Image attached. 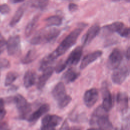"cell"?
Segmentation results:
<instances>
[{"mask_svg":"<svg viewBox=\"0 0 130 130\" xmlns=\"http://www.w3.org/2000/svg\"><path fill=\"white\" fill-rule=\"evenodd\" d=\"M83 29L82 27H79L72 31L62 40L56 49L50 53L54 59L55 60L58 57L63 55L76 43L77 40L82 31Z\"/></svg>","mask_w":130,"mask_h":130,"instance_id":"obj_1","label":"cell"},{"mask_svg":"<svg viewBox=\"0 0 130 130\" xmlns=\"http://www.w3.org/2000/svg\"><path fill=\"white\" fill-rule=\"evenodd\" d=\"M60 30L56 28H43L37 31L30 39L32 45H39L54 41L59 35Z\"/></svg>","mask_w":130,"mask_h":130,"instance_id":"obj_2","label":"cell"},{"mask_svg":"<svg viewBox=\"0 0 130 130\" xmlns=\"http://www.w3.org/2000/svg\"><path fill=\"white\" fill-rule=\"evenodd\" d=\"M91 125L96 124L102 130H112L113 125L109 120L107 112L102 105L97 107L93 112L90 121Z\"/></svg>","mask_w":130,"mask_h":130,"instance_id":"obj_3","label":"cell"},{"mask_svg":"<svg viewBox=\"0 0 130 130\" xmlns=\"http://www.w3.org/2000/svg\"><path fill=\"white\" fill-rule=\"evenodd\" d=\"M52 95L57 103L58 107L62 109L67 106L72 100L71 97L66 93L65 86L62 82H58L52 90Z\"/></svg>","mask_w":130,"mask_h":130,"instance_id":"obj_4","label":"cell"},{"mask_svg":"<svg viewBox=\"0 0 130 130\" xmlns=\"http://www.w3.org/2000/svg\"><path fill=\"white\" fill-rule=\"evenodd\" d=\"M14 103L18 110L21 119H26L31 110V105L21 94H17L13 98Z\"/></svg>","mask_w":130,"mask_h":130,"instance_id":"obj_5","label":"cell"},{"mask_svg":"<svg viewBox=\"0 0 130 130\" xmlns=\"http://www.w3.org/2000/svg\"><path fill=\"white\" fill-rule=\"evenodd\" d=\"M129 73V69L126 65L118 67L112 74V80L116 84H121L128 76Z\"/></svg>","mask_w":130,"mask_h":130,"instance_id":"obj_6","label":"cell"},{"mask_svg":"<svg viewBox=\"0 0 130 130\" xmlns=\"http://www.w3.org/2000/svg\"><path fill=\"white\" fill-rule=\"evenodd\" d=\"M122 60V54L121 51L118 48L114 49L110 54L107 66L110 70H115L121 64Z\"/></svg>","mask_w":130,"mask_h":130,"instance_id":"obj_7","label":"cell"},{"mask_svg":"<svg viewBox=\"0 0 130 130\" xmlns=\"http://www.w3.org/2000/svg\"><path fill=\"white\" fill-rule=\"evenodd\" d=\"M8 54L10 56L14 55L18 53L20 49V38L16 35L9 37L6 42Z\"/></svg>","mask_w":130,"mask_h":130,"instance_id":"obj_8","label":"cell"},{"mask_svg":"<svg viewBox=\"0 0 130 130\" xmlns=\"http://www.w3.org/2000/svg\"><path fill=\"white\" fill-rule=\"evenodd\" d=\"M99 92L95 88H90L86 90L83 95V102L88 108L93 107L98 100Z\"/></svg>","mask_w":130,"mask_h":130,"instance_id":"obj_9","label":"cell"},{"mask_svg":"<svg viewBox=\"0 0 130 130\" xmlns=\"http://www.w3.org/2000/svg\"><path fill=\"white\" fill-rule=\"evenodd\" d=\"M62 119L61 117L56 115H46L42 119V126L55 128L60 123Z\"/></svg>","mask_w":130,"mask_h":130,"instance_id":"obj_10","label":"cell"},{"mask_svg":"<svg viewBox=\"0 0 130 130\" xmlns=\"http://www.w3.org/2000/svg\"><path fill=\"white\" fill-rule=\"evenodd\" d=\"M101 30L100 26L98 24L92 25L87 31L82 39L83 46L88 45L99 34Z\"/></svg>","mask_w":130,"mask_h":130,"instance_id":"obj_11","label":"cell"},{"mask_svg":"<svg viewBox=\"0 0 130 130\" xmlns=\"http://www.w3.org/2000/svg\"><path fill=\"white\" fill-rule=\"evenodd\" d=\"M83 52L82 46H78L76 47L70 54L68 57L64 61L67 66L76 65L80 61Z\"/></svg>","mask_w":130,"mask_h":130,"instance_id":"obj_12","label":"cell"},{"mask_svg":"<svg viewBox=\"0 0 130 130\" xmlns=\"http://www.w3.org/2000/svg\"><path fill=\"white\" fill-rule=\"evenodd\" d=\"M116 101L118 111L122 114L126 113L128 109V97L127 93L122 92H118Z\"/></svg>","mask_w":130,"mask_h":130,"instance_id":"obj_13","label":"cell"},{"mask_svg":"<svg viewBox=\"0 0 130 130\" xmlns=\"http://www.w3.org/2000/svg\"><path fill=\"white\" fill-rule=\"evenodd\" d=\"M103 103L102 106L104 109L108 112L113 107V98L112 94L107 86H104L102 88Z\"/></svg>","mask_w":130,"mask_h":130,"instance_id":"obj_14","label":"cell"},{"mask_svg":"<svg viewBox=\"0 0 130 130\" xmlns=\"http://www.w3.org/2000/svg\"><path fill=\"white\" fill-rule=\"evenodd\" d=\"M43 71V73L38 78L37 83V87L39 90H41L44 88L47 82L52 76L54 69L52 67H48Z\"/></svg>","mask_w":130,"mask_h":130,"instance_id":"obj_15","label":"cell"},{"mask_svg":"<svg viewBox=\"0 0 130 130\" xmlns=\"http://www.w3.org/2000/svg\"><path fill=\"white\" fill-rule=\"evenodd\" d=\"M102 54V51L97 50L87 54L83 58L80 65V69L82 70L85 69L89 64L100 57Z\"/></svg>","mask_w":130,"mask_h":130,"instance_id":"obj_16","label":"cell"},{"mask_svg":"<svg viewBox=\"0 0 130 130\" xmlns=\"http://www.w3.org/2000/svg\"><path fill=\"white\" fill-rule=\"evenodd\" d=\"M50 110V106L47 104L42 105L37 110L30 114L27 118V121L30 122H34L37 121L42 116Z\"/></svg>","mask_w":130,"mask_h":130,"instance_id":"obj_17","label":"cell"},{"mask_svg":"<svg viewBox=\"0 0 130 130\" xmlns=\"http://www.w3.org/2000/svg\"><path fill=\"white\" fill-rule=\"evenodd\" d=\"M36 81V74L32 70L26 71L23 77V85L28 88L33 86Z\"/></svg>","mask_w":130,"mask_h":130,"instance_id":"obj_18","label":"cell"},{"mask_svg":"<svg viewBox=\"0 0 130 130\" xmlns=\"http://www.w3.org/2000/svg\"><path fill=\"white\" fill-rule=\"evenodd\" d=\"M80 75V73L73 68H69L62 76V80L67 83H70L76 80Z\"/></svg>","mask_w":130,"mask_h":130,"instance_id":"obj_19","label":"cell"},{"mask_svg":"<svg viewBox=\"0 0 130 130\" xmlns=\"http://www.w3.org/2000/svg\"><path fill=\"white\" fill-rule=\"evenodd\" d=\"M39 18L40 15H36L27 23L25 29V35L27 37L30 36L31 35L35 28L37 27Z\"/></svg>","mask_w":130,"mask_h":130,"instance_id":"obj_20","label":"cell"},{"mask_svg":"<svg viewBox=\"0 0 130 130\" xmlns=\"http://www.w3.org/2000/svg\"><path fill=\"white\" fill-rule=\"evenodd\" d=\"M124 26V24L123 22L120 21H116L113 22L111 24L104 26L103 28L108 33H113V32H118L121 28Z\"/></svg>","mask_w":130,"mask_h":130,"instance_id":"obj_21","label":"cell"},{"mask_svg":"<svg viewBox=\"0 0 130 130\" xmlns=\"http://www.w3.org/2000/svg\"><path fill=\"white\" fill-rule=\"evenodd\" d=\"M44 21L47 27H51L52 26L60 25L62 22V19L59 16L54 15L47 17Z\"/></svg>","mask_w":130,"mask_h":130,"instance_id":"obj_22","label":"cell"},{"mask_svg":"<svg viewBox=\"0 0 130 130\" xmlns=\"http://www.w3.org/2000/svg\"><path fill=\"white\" fill-rule=\"evenodd\" d=\"M37 57L36 50L30 49L26 53L25 55L21 59V61L23 64H28L32 62Z\"/></svg>","mask_w":130,"mask_h":130,"instance_id":"obj_23","label":"cell"},{"mask_svg":"<svg viewBox=\"0 0 130 130\" xmlns=\"http://www.w3.org/2000/svg\"><path fill=\"white\" fill-rule=\"evenodd\" d=\"M24 14V9L23 7H19L16 11L13 17H12L10 22V25L11 27L14 26L17 23L19 22Z\"/></svg>","mask_w":130,"mask_h":130,"instance_id":"obj_24","label":"cell"},{"mask_svg":"<svg viewBox=\"0 0 130 130\" xmlns=\"http://www.w3.org/2000/svg\"><path fill=\"white\" fill-rule=\"evenodd\" d=\"M18 74L17 72L14 71H10L8 72L6 76L5 80V85L8 86L11 85L18 78Z\"/></svg>","mask_w":130,"mask_h":130,"instance_id":"obj_25","label":"cell"},{"mask_svg":"<svg viewBox=\"0 0 130 130\" xmlns=\"http://www.w3.org/2000/svg\"><path fill=\"white\" fill-rule=\"evenodd\" d=\"M49 0H31L30 4L32 7L40 9L41 10L44 9L48 5Z\"/></svg>","mask_w":130,"mask_h":130,"instance_id":"obj_26","label":"cell"},{"mask_svg":"<svg viewBox=\"0 0 130 130\" xmlns=\"http://www.w3.org/2000/svg\"><path fill=\"white\" fill-rule=\"evenodd\" d=\"M129 32H130L129 28L128 27L124 26L118 33L122 37L128 38L129 36Z\"/></svg>","mask_w":130,"mask_h":130,"instance_id":"obj_27","label":"cell"},{"mask_svg":"<svg viewBox=\"0 0 130 130\" xmlns=\"http://www.w3.org/2000/svg\"><path fill=\"white\" fill-rule=\"evenodd\" d=\"M10 66L9 61L5 58H0V70L9 68Z\"/></svg>","mask_w":130,"mask_h":130,"instance_id":"obj_28","label":"cell"},{"mask_svg":"<svg viewBox=\"0 0 130 130\" xmlns=\"http://www.w3.org/2000/svg\"><path fill=\"white\" fill-rule=\"evenodd\" d=\"M67 67V66L66 65L64 61H60L58 63V64L55 66L54 69L57 73H59L62 71H63L65 68Z\"/></svg>","mask_w":130,"mask_h":130,"instance_id":"obj_29","label":"cell"},{"mask_svg":"<svg viewBox=\"0 0 130 130\" xmlns=\"http://www.w3.org/2000/svg\"><path fill=\"white\" fill-rule=\"evenodd\" d=\"M10 11V7L6 4L0 5V13L2 14H6Z\"/></svg>","mask_w":130,"mask_h":130,"instance_id":"obj_30","label":"cell"},{"mask_svg":"<svg viewBox=\"0 0 130 130\" xmlns=\"http://www.w3.org/2000/svg\"><path fill=\"white\" fill-rule=\"evenodd\" d=\"M4 101L3 99H0V118H3L5 114L6 111L4 109Z\"/></svg>","mask_w":130,"mask_h":130,"instance_id":"obj_31","label":"cell"},{"mask_svg":"<svg viewBox=\"0 0 130 130\" xmlns=\"http://www.w3.org/2000/svg\"><path fill=\"white\" fill-rule=\"evenodd\" d=\"M0 130H10L8 124L5 121L0 122Z\"/></svg>","mask_w":130,"mask_h":130,"instance_id":"obj_32","label":"cell"},{"mask_svg":"<svg viewBox=\"0 0 130 130\" xmlns=\"http://www.w3.org/2000/svg\"><path fill=\"white\" fill-rule=\"evenodd\" d=\"M59 130H75V128L70 129V127H69L68 122L66 120H65L63 122L62 125L61 126V127H60Z\"/></svg>","mask_w":130,"mask_h":130,"instance_id":"obj_33","label":"cell"},{"mask_svg":"<svg viewBox=\"0 0 130 130\" xmlns=\"http://www.w3.org/2000/svg\"><path fill=\"white\" fill-rule=\"evenodd\" d=\"M5 45H6V41L5 38L0 34V49L4 50V48Z\"/></svg>","mask_w":130,"mask_h":130,"instance_id":"obj_34","label":"cell"},{"mask_svg":"<svg viewBox=\"0 0 130 130\" xmlns=\"http://www.w3.org/2000/svg\"><path fill=\"white\" fill-rule=\"evenodd\" d=\"M69 10L70 12H75L78 9V6L77 5L74 4V3H71L69 5Z\"/></svg>","mask_w":130,"mask_h":130,"instance_id":"obj_35","label":"cell"},{"mask_svg":"<svg viewBox=\"0 0 130 130\" xmlns=\"http://www.w3.org/2000/svg\"><path fill=\"white\" fill-rule=\"evenodd\" d=\"M120 130H129V119L127 120V121H126V122L124 124H123Z\"/></svg>","mask_w":130,"mask_h":130,"instance_id":"obj_36","label":"cell"},{"mask_svg":"<svg viewBox=\"0 0 130 130\" xmlns=\"http://www.w3.org/2000/svg\"><path fill=\"white\" fill-rule=\"evenodd\" d=\"M125 56L127 59L128 60L129 59V56H130V49L129 47L127 48V49L126 51V53H125Z\"/></svg>","mask_w":130,"mask_h":130,"instance_id":"obj_37","label":"cell"},{"mask_svg":"<svg viewBox=\"0 0 130 130\" xmlns=\"http://www.w3.org/2000/svg\"><path fill=\"white\" fill-rule=\"evenodd\" d=\"M24 0H12V2L14 3H21L23 2Z\"/></svg>","mask_w":130,"mask_h":130,"instance_id":"obj_38","label":"cell"},{"mask_svg":"<svg viewBox=\"0 0 130 130\" xmlns=\"http://www.w3.org/2000/svg\"><path fill=\"white\" fill-rule=\"evenodd\" d=\"M88 130H102V129H100L99 128H90V129H88Z\"/></svg>","mask_w":130,"mask_h":130,"instance_id":"obj_39","label":"cell"},{"mask_svg":"<svg viewBox=\"0 0 130 130\" xmlns=\"http://www.w3.org/2000/svg\"><path fill=\"white\" fill-rule=\"evenodd\" d=\"M113 2H118V1H120L121 0H112ZM126 1H127V2H129L130 0H125Z\"/></svg>","mask_w":130,"mask_h":130,"instance_id":"obj_40","label":"cell"},{"mask_svg":"<svg viewBox=\"0 0 130 130\" xmlns=\"http://www.w3.org/2000/svg\"><path fill=\"white\" fill-rule=\"evenodd\" d=\"M3 50H2V49H0V54H1L2 53V52L3 51Z\"/></svg>","mask_w":130,"mask_h":130,"instance_id":"obj_41","label":"cell"},{"mask_svg":"<svg viewBox=\"0 0 130 130\" xmlns=\"http://www.w3.org/2000/svg\"><path fill=\"white\" fill-rule=\"evenodd\" d=\"M0 77H1V72H0Z\"/></svg>","mask_w":130,"mask_h":130,"instance_id":"obj_42","label":"cell"},{"mask_svg":"<svg viewBox=\"0 0 130 130\" xmlns=\"http://www.w3.org/2000/svg\"><path fill=\"white\" fill-rule=\"evenodd\" d=\"M68 1H71V0H68Z\"/></svg>","mask_w":130,"mask_h":130,"instance_id":"obj_43","label":"cell"}]
</instances>
